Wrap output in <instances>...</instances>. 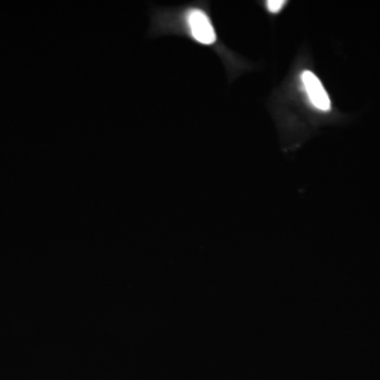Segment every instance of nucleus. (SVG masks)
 <instances>
[{
  "instance_id": "obj_3",
  "label": "nucleus",
  "mask_w": 380,
  "mask_h": 380,
  "mask_svg": "<svg viewBox=\"0 0 380 380\" xmlns=\"http://www.w3.org/2000/svg\"><path fill=\"white\" fill-rule=\"evenodd\" d=\"M285 4H287V1H284V0H269L266 3L267 9L271 13L277 14L281 11Z\"/></svg>"
},
{
  "instance_id": "obj_2",
  "label": "nucleus",
  "mask_w": 380,
  "mask_h": 380,
  "mask_svg": "<svg viewBox=\"0 0 380 380\" xmlns=\"http://www.w3.org/2000/svg\"><path fill=\"white\" fill-rule=\"evenodd\" d=\"M301 79L311 103L323 111L331 110V100L320 79L311 71H304Z\"/></svg>"
},
{
  "instance_id": "obj_1",
  "label": "nucleus",
  "mask_w": 380,
  "mask_h": 380,
  "mask_svg": "<svg viewBox=\"0 0 380 380\" xmlns=\"http://www.w3.org/2000/svg\"><path fill=\"white\" fill-rule=\"evenodd\" d=\"M185 24L190 37L204 46H212L217 41L216 30L208 14L200 8L185 12Z\"/></svg>"
}]
</instances>
